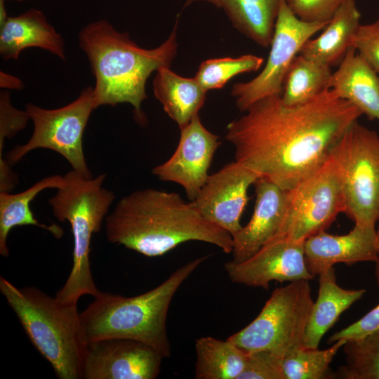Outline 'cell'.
Here are the masks:
<instances>
[{"label": "cell", "mask_w": 379, "mask_h": 379, "mask_svg": "<svg viewBox=\"0 0 379 379\" xmlns=\"http://www.w3.org/2000/svg\"><path fill=\"white\" fill-rule=\"evenodd\" d=\"M29 48H39L66 60L62 35L37 8L8 17L0 27V55L4 60H17L22 51Z\"/></svg>", "instance_id": "ac0fdd59"}, {"label": "cell", "mask_w": 379, "mask_h": 379, "mask_svg": "<svg viewBox=\"0 0 379 379\" xmlns=\"http://www.w3.org/2000/svg\"><path fill=\"white\" fill-rule=\"evenodd\" d=\"M30 119L27 112L14 107L11 102L10 93L1 91L0 93V157L6 138H11L24 129Z\"/></svg>", "instance_id": "1f68e13d"}, {"label": "cell", "mask_w": 379, "mask_h": 379, "mask_svg": "<svg viewBox=\"0 0 379 379\" xmlns=\"http://www.w3.org/2000/svg\"><path fill=\"white\" fill-rule=\"evenodd\" d=\"M220 145L219 137L208 131L199 115L180 130V138L174 153L152 173L162 181L173 182L183 187L193 201L206 182L214 154Z\"/></svg>", "instance_id": "5bb4252c"}, {"label": "cell", "mask_w": 379, "mask_h": 379, "mask_svg": "<svg viewBox=\"0 0 379 379\" xmlns=\"http://www.w3.org/2000/svg\"><path fill=\"white\" fill-rule=\"evenodd\" d=\"M152 88L154 97L180 130L199 114L208 92L194 77H182L168 67H161L156 71Z\"/></svg>", "instance_id": "7402d4cb"}, {"label": "cell", "mask_w": 379, "mask_h": 379, "mask_svg": "<svg viewBox=\"0 0 379 379\" xmlns=\"http://www.w3.org/2000/svg\"><path fill=\"white\" fill-rule=\"evenodd\" d=\"M360 18L355 1L343 0L324 32L307 40L298 54L330 67L339 65L352 46Z\"/></svg>", "instance_id": "ffe728a7"}, {"label": "cell", "mask_w": 379, "mask_h": 379, "mask_svg": "<svg viewBox=\"0 0 379 379\" xmlns=\"http://www.w3.org/2000/svg\"><path fill=\"white\" fill-rule=\"evenodd\" d=\"M0 291L56 376L83 378L88 343L77 305L62 304L36 287L18 288L3 277Z\"/></svg>", "instance_id": "5b68a950"}, {"label": "cell", "mask_w": 379, "mask_h": 379, "mask_svg": "<svg viewBox=\"0 0 379 379\" xmlns=\"http://www.w3.org/2000/svg\"><path fill=\"white\" fill-rule=\"evenodd\" d=\"M197 1H207L208 3L213 4L217 8H220L219 0H186L184 7H187L190 6L191 4H192L193 2H197Z\"/></svg>", "instance_id": "8d00e7d4"}, {"label": "cell", "mask_w": 379, "mask_h": 379, "mask_svg": "<svg viewBox=\"0 0 379 379\" xmlns=\"http://www.w3.org/2000/svg\"><path fill=\"white\" fill-rule=\"evenodd\" d=\"M225 270L234 283L265 289L274 281H310L314 277L306 265L304 241L284 237H274L244 261L226 262Z\"/></svg>", "instance_id": "4fadbf2b"}, {"label": "cell", "mask_w": 379, "mask_h": 379, "mask_svg": "<svg viewBox=\"0 0 379 379\" xmlns=\"http://www.w3.org/2000/svg\"><path fill=\"white\" fill-rule=\"evenodd\" d=\"M375 281L379 287V246L378 250V256L375 261Z\"/></svg>", "instance_id": "74e56055"}, {"label": "cell", "mask_w": 379, "mask_h": 379, "mask_svg": "<svg viewBox=\"0 0 379 379\" xmlns=\"http://www.w3.org/2000/svg\"><path fill=\"white\" fill-rule=\"evenodd\" d=\"M227 126L235 161L285 190L320 168L344 131L363 114L326 88L313 99L288 105L281 95L262 98Z\"/></svg>", "instance_id": "6da1fadb"}, {"label": "cell", "mask_w": 379, "mask_h": 379, "mask_svg": "<svg viewBox=\"0 0 379 379\" xmlns=\"http://www.w3.org/2000/svg\"><path fill=\"white\" fill-rule=\"evenodd\" d=\"M379 329V304L363 317L346 328L333 333L329 343L344 340L346 342L362 338Z\"/></svg>", "instance_id": "836d02e7"}, {"label": "cell", "mask_w": 379, "mask_h": 379, "mask_svg": "<svg viewBox=\"0 0 379 379\" xmlns=\"http://www.w3.org/2000/svg\"><path fill=\"white\" fill-rule=\"evenodd\" d=\"M64 184V177L56 175L44 178L18 194L0 192V254L3 257L9 255L7 239L14 227L34 225L50 232L58 239L62 236L63 231L60 226L41 224L34 217L30 203L40 192L48 188L59 189Z\"/></svg>", "instance_id": "603a6c76"}, {"label": "cell", "mask_w": 379, "mask_h": 379, "mask_svg": "<svg viewBox=\"0 0 379 379\" xmlns=\"http://www.w3.org/2000/svg\"><path fill=\"white\" fill-rule=\"evenodd\" d=\"M197 379H239L244 371L248 354L229 340L211 336L196 340Z\"/></svg>", "instance_id": "d4e9b609"}, {"label": "cell", "mask_w": 379, "mask_h": 379, "mask_svg": "<svg viewBox=\"0 0 379 379\" xmlns=\"http://www.w3.org/2000/svg\"><path fill=\"white\" fill-rule=\"evenodd\" d=\"M375 226L354 224L343 235L322 231L304 241L307 270L314 277L337 263L354 265L364 261L375 262L378 256Z\"/></svg>", "instance_id": "e0dca14e"}, {"label": "cell", "mask_w": 379, "mask_h": 379, "mask_svg": "<svg viewBox=\"0 0 379 379\" xmlns=\"http://www.w3.org/2000/svg\"><path fill=\"white\" fill-rule=\"evenodd\" d=\"M314 302L308 280L276 288L257 317L228 337L247 354L271 352L280 357L302 346Z\"/></svg>", "instance_id": "52a82bcc"}, {"label": "cell", "mask_w": 379, "mask_h": 379, "mask_svg": "<svg viewBox=\"0 0 379 379\" xmlns=\"http://www.w3.org/2000/svg\"><path fill=\"white\" fill-rule=\"evenodd\" d=\"M281 359L268 351L248 354L245 368L239 379H284Z\"/></svg>", "instance_id": "f546056e"}, {"label": "cell", "mask_w": 379, "mask_h": 379, "mask_svg": "<svg viewBox=\"0 0 379 379\" xmlns=\"http://www.w3.org/2000/svg\"><path fill=\"white\" fill-rule=\"evenodd\" d=\"M6 1L0 0V27L6 22L8 18L5 6Z\"/></svg>", "instance_id": "d590c367"}, {"label": "cell", "mask_w": 379, "mask_h": 379, "mask_svg": "<svg viewBox=\"0 0 379 379\" xmlns=\"http://www.w3.org/2000/svg\"><path fill=\"white\" fill-rule=\"evenodd\" d=\"M351 46L328 88L359 109L369 120L379 121V75Z\"/></svg>", "instance_id": "d6986e66"}, {"label": "cell", "mask_w": 379, "mask_h": 379, "mask_svg": "<svg viewBox=\"0 0 379 379\" xmlns=\"http://www.w3.org/2000/svg\"><path fill=\"white\" fill-rule=\"evenodd\" d=\"M193 260L174 271L153 289L133 297L99 291L80 312L87 343L105 339H130L151 347L164 358L171 354L166 319L171 302L181 284L206 259Z\"/></svg>", "instance_id": "277c9868"}, {"label": "cell", "mask_w": 379, "mask_h": 379, "mask_svg": "<svg viewBox=\"0 0 379 379\" xmlns=\"http://www.w3.org/2000/svg\"><path fill=\"white\" fill-rule=\"evenodd\" d=\"M0 87L11 90H21L24 88V83L20 78L1 70L0 71Z\"/></svg>", "instance_id": "e575fe53"}, {"label": "cell", "mask_w": 379, "mask_h": 379, "mask_svg": "<svg viewBox=\"0 0 379 379\" xmlns=\"http://www.w3.org/2000/svg\"><path fill=\"white\" fill-rule=\"evenodd\" d=\"M292 13L308 22H328L343 0H285Z\"/></svg>", "instance_id": "4dcf8cb0"}, {"label": "cell", "mask_w": 379, "mask_h": 379, "mask_svg": "<svg viewBox=\"0 0 379 379\" xmlns=\"http://www.w3.org/2000/svg\"><path fill=\"white\" fill-rule=\"evenodd\" d=\"M346 341L340 340L326 350L303 346L286 354L281 359L284 379H321L328 374L329 365Z\"/></svg>", "instance_id": "4316f807"}, {"label": "cell", "mask_w": 379, "mask_h": 379, "mask_svg": "<svg viewBox=\"0 0 379 379\" xmlns=\"http://www.w3.org/2000/svg\"><path fill=\"white\" fill-rule=\"evenodd\" d=\"M255 202L249 222L233 234L231 260L241 262L251 257L279 233L288 203L287 190L264 177L254 182Z\"/></svg>", "instance_id": "2e32d148"}, {"label": "cell", "mask_w": 379, "mask_h": 379, "mask_svg": "<svg viewBox=\"0 0 379 379\" xmlns=\"http://www.w3.org/2000/svg\"><path fill=\"white\" fill-rule=\"evenodd\" d=\"M329 157L340 175L345 213L354 224L375 226L379 220V135L357 120L335 142Z\"/></svg>", "instance_id": "ba28073f"}, {"label": "cell", "mask_w": 379, "mask_h": 379, "mask_svg": "<svg viewBox=\"0 0 379 379\" xmlns=\"http://www.w3.org/2000/svg\"><path fill=\"white\" fill-rule=\"evenodd\" d=\"M332 73L331 67L297 55L285 77L282 101L295 105L313 99L328 88Z\"/></svg>", "instance_id": "484cf974"}, {"label": "cell", "mask_w": 379, "mask_h": 379, "mask_svg": "<svg viewBox=\"0 0 379 379\" xmlns=\"http://www.w3.org/2000/svg\"><path fill=\"white\" fill-rule=\"evenodd\" d=\"M345 366L340 375L346 379H379V329L360 339L347 341L343 347Z\"/></svg>", "instance_id": "83f0119b"}, {"label": "cell", "mask_w": 379, "mask_h": 379, "mask_svg": "<svg viewBox=\"0 0 379 379\" xmlns=\"http://www.w3.org/2000/svg\"><path fill=\"white\" fill-rule=\"evenodd\" d=\"M260 177L234 160L209 175L190 202L206 220L232 236L242 227L240 220L249 199L248 190Z\"/></svg>", "instance_id": "7c38bea8"}, {"label": "cell", "mask_w": 379, "mask_h": 379, "mask_svg": "<svg viewBox=\"0 0 379 379\" xmlns=\"http://www.w3.org/2000/svg\"><path fill=\"white\" fill-rule=\"evenodd\" d=\"M105 174L86 178L73 169L64 176V185L48 201L54 216L70 224L74 238L73 265L55 298L62 304L77 305L85 295L95 296L100 291L91 272L89 255L94 233L113 203L114 194L104 188Z\"/></svg>", "instance_id": "8992f818"}, {"label": "cell", "mask_w": 379, "mask_h": 379, "mask_svg": "<svg viewBox=\"0 0 379 379\" xmlns=\"http://www.w3.org/2000/svg\"><path fill=\"white\" fill-rule=\"evenodd\" d=\"M263 62V58L252 54L208 59L200 64L194 78L207 91L220 89L238 74L258 71Z\"/></svg>", "instance_id": "f1b7e54d"}, {"label": "cell", "mask_w": 379, "mask_h": 379, "mask_svg": "<svg viewBox=\"0 0 379 379\" xmlns=\"http://www.w3.org/2000/svg\"><path fill=\"white\" fill-rule=\"evenodd\" d=\"M284 1L219 0V5L236 29L259 46L268 48Z\"/></svg>", "instance_id": "cb8c5ba5"}, {"label": "cell", "mask_w": 379, "mask_h": 379, "mask_svg": "<svg viewBox=\"0 0 379 379\" xmlns=\"http://www.w3.org/2000/svg\"><path fill=\"white\" fill-rule=\"evenodd\" d=\"M287 192L284 220L275 237L305 241L325 231L338 214L346 211L339 171L330 157L314 173Z\"/></svg>", "instance_id": "30bf717a"}, {"label": "cell", "mask_w": 379, "mask_h": 379, "mask_svg": "<svg viewBox=\"0 0 379 379\" xmlns=\"http://www.w3.org/2000/svg\"><path fill=\"white\" fill-rule=\"evenodd\" d=\"M352 46L379 75V19L370 24L360 25Z\"/></svg>", "instance_id": "d6a6232c"}, {"label": "cell", "mask_w": 379, "mask_h": 379, "mask_svg": "<svg viewBox=\"0 0 379 379\" xmlns=\"http://www.w3.org/2000/svg\"><path fill=\"white\" fill-rule=\"evenodd\" d=\"M6 1H16V2H22V1H29V0H4Z\"/></svg>", "instance_id": "ab89813d"}, {"label": "cell", "mask_w": 379, "mask_h": 379, "mask_svg": "<svg viewBox=\"0 0 379 379\" xmlns=\"http://www.w3.org/2000/svg\"><path fill=\"white\" fill-rule=\"evenodd\" d=\"M379 221V220H378ZM376 234H377V241H378V246H379V223L378 228L376 229Z\"/></svg>", "instance_id": "f35d334b"}, {"label": "cell", "mask_w": 379, "mask_h": 379, "mask_svg": "<svg viewBox=\"0 0 379 379\" xmlns=\"http://www.w3.org/2000/svg\"><path fill=\"white\" fill-rule=\"evenodd\" d=\"M164 357L151 347L130 339L88 343L83 378L154 379Z\"/></svg>", "instance_id": "9a60e30c"}, {"label": "cell", "mask_w": 379, "mask_h": 379, "mask_svg": "<svg viewBox=\"0 0 379 379\" xmlns=\"http://www.w3.org/2000/svg\"><path fill=\"white\" fill-rule=\"evenodd\" d=\"M319 292L313 303L302 340V346L318 348L324 335L333 326L342 313L361 299L364 289L350 290L336 281L334 267L319 274Z\"/></svg>", "instance_id": "44dd1931"}, {"label": "cell", "mask_w": 379, "mask_h": 379, "mask_svg": "<svg viewBox=\"0 0 379 379\" xmlns=\"http://www.w3.org/2000/svg\"><path fill=\"white\" fill-rule=\"evenodd\" d=\"M94 109L92 86L84 88L77 99L58 109L27 104L25 111L34 124V131L27 142L9 152L8 163L13 164L29 152L45 148L65 158L73 170L81 175L93 178L84 154L83 135Z\"/></svg>", "instance_id": "9c48e42d"}, {"label": "cell", "mask_w": 379, "mask_h": 379, "mask_svg": "<svg viewBox=\"0 0 379 379\" xmlns=\"http://www.w3.org/2000/svg\"><path fill=\"white\" fill-rule=\"evenodd\" d=\"M178 20L168 39L159 46L146 49L120 32L107 20L85 25L79 32L80 48L90 62L95 84V109L102 105L128 103L135 121L145 125L147 118L141 105L147 98L145 86L149 77L161 67H170L178 51Z\"/></svg>", "instance_id": "3957f363"}, {"label": "cell", "mask_w": 379, "mask_h": 379, "mask_svg": "<svg viewBox=\"0 0 379 379\" xmlns=\"http://www.w3.org/2000/svg\"><path fill=\"white\" fill-rule=\"evenodd\" d=\"M328 22H308L297 18L285 1L280 6L267 61L261 72L246 82L233 85L231 95L241 112L255 102L273 95H281L285 77L293 58L304 44Z\"/></svg>", "instance_id": "8fae6325"}, {"label": "cell", "mask_w": 379, "mask_h": 379, "mask_svg": "<svg viewBox=\"0 0 379 379\" xmlns=\"http://www.w3.org/2000/svg\"><path fill=\"white\" fill-rule=\"evenodd\" d=\"M108 241L147 257L162 255L180 244L199 241L231 253L232 235L206 220L175 192L156 189L122 197L106 217Z\"/></svg>", "instance_id": "7a4b0ae2"}]
</instances>
